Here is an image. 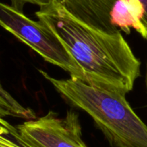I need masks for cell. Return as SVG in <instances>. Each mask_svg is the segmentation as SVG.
I'll use <instances>...</instances> for the list:
<instances>
[{"mask_svg":"<svg viewBox=\"0 0 147 147\" xmlns=\"http://www.w3.org/2000/svg\"><path fill=\"white\" fill-rule=\"evenodd\" d=\"M0 26L31 47L46 61L85 82V75L59 38L41 21L35 22L11 5L0 2Z\"/></svg>","mask_w":147,"mask_h":147,"instance_id":"3","label":"cell"},{"mask_svg":"<svg viewBox=\"0 0 147 147\" xmlns=\"http://www.w3.org/2000/svg\"><path fill=\"white\" fill-rule=\"evenodd\" d=\"M40 73L71 104L84 110L114 147H147V127L126 94L77 78L58 79Z\"/></svg>","mask_w":147,"mask_h":147,"instance_id":"2","label":"cell"},{"mask_svg":"<svg viewBox=\"0 0 147 147\" xmlns=\"http://www.w3.org/2000/svg\"><path fill=\"white\" fill-rule=\"evenodd\" d=\"M144 13V8L138 0H116L110 10V22L127 34L130 33V28H134L143 37Z\"/></svg>","mask_w":147,"mask_h":147,"instance_id":"6","label":"cell"},{"mask_svg":"<svg viewBox=\"0 0 147 147\" xmlns=\"http://www.w3.org/2000/svg\"><path fill=\"white\" fill-rule=\"evenodd\" d=\"M15 128L9 121L0 117V147H26L22 146L16 140H13L9 138L10 136V131Z\"/></svg>","mask_w":147,"mask_h":147,"instance_id":"8","label":"cell"},{"mask_svg":"<svg viewBox=\"0 0 147 147\" xmlns=\"http://www.w3.org/2000/svg\"><path fill=\"white\" fill-rule=\"evenodd\" d=\"M146 75H147V74H146ZM146 78H147V76H146Z\"/></svg>","mask_w":147,"mask_h":147,"instance_id":"10","label":"cell"},{"mask_svg":"<svg viewBox=\"0 0 147 147\" xmlns=\"http://www.w3.org/2000/svg\"><path fill=\"white\" fill-rule=\"evenodd\" d=\"M0 117H13L22 120H34L36 115L30 108L22 105L13 96H11L0 82Z\"/></svg>","mask_w":147,"mask_h":147,"instance_id":"7","label":"cell"},{"mask_svg":"<svg viewBox=\"0 0 147 147\" xmlns=\"http://www.w3.org/2000/svg\"><path fill=\"white\" fill-rule=\"evenodd\" d=\"M49 0H9L10 5L22 12L26 4L42 6ZM65 7L86 24L113 34L120 29L110 22V10L116 0H60Z\"/></svg>","mask_w":147,"mask_h":147,"instance_id":"5","label":"cell"},{"mask_svg":"<svg viewBox=\"0 0 147 147\" xmlns=\"http://www.w3.org/2000/svg\"><path fill=\"white\" fill-rule=\"evenodd\" d=\"M82 68L85 82L127 94L140 75V61L121 31L109 34L71 14L60 0H49L35 12Z\"/></svg>","mask_w":147,"mask_h":147,"instance_id":"1","label":"cell"},{"mask_svg":"<svg viewBox=\"0 0 147 147\" xmlns=\"http://www.w3.org/2000/svg\"><path fill=\"white\" fill-rule=\"evenodd\" d=\"M10 134L26 147H87L82 139L78 115L72 110L64 117L49 111L40 118L25 121Z\"/></svg>","mask_w":147,"mask_h":147,"instance_id":"4","label":"cell"},{"mask_svg":"<svg viewBox=\"0 0 147 147\" xmlns=\"http://www.w3.org/2000/svg\"><path fill=\"white\" fill-rule=\"evenodd\" d=\"M140 2V3L142 4L145 13H144V16L142 19V26H143V29H144V35L143 38H145L147 40V0H138Z\"/></svg>","mask_w":147,"mask_h":147,"instance_id":"9","label":"cell"}]
</instances>
